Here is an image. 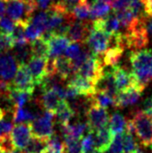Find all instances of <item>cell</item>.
<instances>
[{"instance_id": "cell-32", "label": "cell", "mask_w": 152, "mask_h": 153, "mask_svg": "<svg viewBox=\"0 0 152 153\" xmlns=\"http://www.w3.org/2000/svg\"><path fill=\"white\" fill-rule=\"evenodd\" d=\"M13 111H8L3 117L0 118V140L7 138V137L10 136V133L14 127L13 118L10 119V117H13V115L10 116V114H13Z\"/></svg>"}, {"instance_id": "cell-7", "label": "cell", "mask_w": 152, "mask_h": 153, "mask_svg": "<svg viewBox=\"0 0 152 153\" xmlns=\"http://www.w3.org/2000/svg\"><path fill=\"white\" fill-rule=\"evenodd\" d=\"M103 63L97 55L91 53L87 59L83 62L78 69L77 73L83 78L89 79L94 82L97 80L103 74Z\"/></svg>"}, {"instance_id": "cell-21", "label": "cell", "mask_w": 152, "mask_h": 153, "mask_svg": "<svg viewBox=\"0 0 152 153\" xmlns=\"http://www.w3.org/2000/svg\"><path fill=\"white\" fill-rule=\"evenodd\" d=\"M33 95V92L26 91V90H19L15 89L10 86L9 93H8V99L15 108H22L25 104L30 102V100Z\"/></svg>"}, {"instance_id": "cell-50", "label": "cell", "mask_w": 152, "mask_h": 153, "mask_svg": "<svg viewBox=\"0 0 152 153\" xmlns=\"http://www.w3.org/2000/svg\"><path fill=\"white\" fill-rule=\"evenodd\" d=\"M8 153H21V150L14 149V150H12V151H10V152H8Z\"/></svg>"}, {"instance_id": "cell-12", "label": "cell", "mask_w": 152, "mask_h": 153, "mask_svg": "<svg viewBox=\"0 0 152 153\" xmlns=\"http://www.w3.org/2000/svg\"><path fill=\"white\" fill-rule=\"evenodd\" d=\"M43 35L47 38V43H49V57L50 58H55L57 56L62 55L67 47L72 43L70 39L65 35L56 34L53 32H45Z\"/></svg>"}, {"instance_id": "cell-43", "label": "cell", "mask_w": 152, "mask_h": 153, "mask_svg": "<svg viewBox=\"0 0 152 153\" xmlns=\"http://www.w3.org/2000/svg\"><path fill=\"white\" fill-rule=\"evenodd\" d=\"M143 111L146 112L147 114L152 115V97H147L145 101H143Z\"/></svg>"}, {"instance_id": "cell-22", "label": "cell", "mask_w": 152, "mask_h": 153, "mask_svg": "<svg viewBox=\"0 0 152 153\" xmlns=\"http://www.w3.org/2000/svg\"><path fill=\"white\" fill-rule=\"evenodd\" d=\"M29 48H30L31 55L49 58L50 55L49 43H47V40L44 35L30 42Z\"/></svg>"}, {"instance_id": "cell-39", "label": "cell", "mask_w": 152, "mask_h": 153, "mask_svg": "<svg viewBox=\"0 0 152 153\" xmlns=\"http://www.w3.org/2000/svg\"><path fill=\"white\" fill-rule=\"evenodd\" d=\"M14 25L15 22L13 19H11L9 17L3 16L2 18H0V31L1 32L10 34L14 28Z\"/></svg>"}, {"instance_id": "cell-14", "label": "cell", "mask_w": 152, "mask_h": 153, "mask_svg": "<svg viewBox=\"0 0 152 153\" xmlns=\"http://www.w3.org/2000/svg\"><path fill=\"white\" fill-rule=\"evenodd\" d=\"M142 90L134 85H131L125 89L118 91L116 97L114 99V107L124 108L132 106L137 103L141 98Z\"/></svg>"}, {"instance_id": "cell-26", "label": "cell", "mask_w": 152, "mask_h": 153, "mask_svg": "<svg viewBox=\"0 0 152 153\" xmlns=\"http://www.w3.org/2000/svg\"><path fill=\"white\" fill-rule=\"evenodd\" d=\"M38 116L30 108H15L13 111L14 123H29Z\"/></svg>"}, {"instance_id": "cell-23", "label": "cell", "mask_w": 152, "mask_h": 153, "mask_svg": "<svg viewBox=\"0 0 152 153\" xmlns=\"http://www.w3.org/2000/svg\"><path fill=\"white\" fill-rule=\"evenodd\" d=\"M124 52V48L122 47H113L108 48L106 51L103 53L102 63L104 66H116L119 60L122 57Z\"/></svg>"}, {"instance_id": "cell-44", "label": "cell", "mask_w": 152, "mask_h": 153, "mask_svg": "<svg viewBox=\"0 0 152 153\" xmlns=\"http://www.w3.org/2000/svg\"><path fill=\"white\" fill-rule=\"evenodd\" d=\"M143 22H145V27L147 32V35L152 36V18L146 16V17H145V19H143Z\"/></svg>"}, {"instance_id": "cell-56", "label": "cell", "mask_w": 152, "mask_h": 153, "mask_svg": "<svg viewBox=\"0 0 152 153\" xmlns=\"http://www.w3.org/2000/svg\"><path fill=\"white\" fill-rule=\"evenodd\" d=\"M21 153H22V151H21Z\"/></svg>"}, {"instance_id": "cell-20", "label": "cell", "mask_w": 152, "mask_h": 153, "mask_svg": "<svg viewBox=\"0 0 152 153\" xmlns=\"http://www.w3.org/2000/svg\"><path fill=\"white\" fill-rule=\"evenodd\" d=\"M114 82L118 91L125 89V88L133 85V73H128L123 68L118 65L113 67V70Z\"/></svg>"}, {"instance_id": "cell-53", "label": "cell", "mask_w": 152, "mask_h": 153, "mask_svg": "<svg viewBox=\"0 0 152 153\" xmlns=\"http://www.w3.org/2000/svg\"><path fill=\"white\" fill-rule=\"evenodd\" d=\"M6 1H9V0H6Z\"/></svg>"}, {"instance_id": "cell-13", "label": "cell", "mask_w": 152, "mask_h": 153, "mask_svg": "<svg viewBox=\"0 0 152 153\" xmlns=\"http://www.w3.org/2000/svg\"><path fill=\"white\" fill-rule=\"evenodd\" d=\"M47 58L33 55H31L27 61V69L32 76L35 86H39L47 76Z\"/></svg>"}, {"instance_id": "cell-52", "label": "cell", "mask_w": 152, "mask_h": 153, "mask_svg": "<svg viewBox=\"0 0 152 153\" xmlns=\"http://www.w3.org/2000/svg\"><path fill=\"white\" fill-rule=\"evenodd\" d=\"M135 153H143V152H142V150L141 149V148H139H139H138V149H137V151H136Z\"/></svg>"}, {"instance_id": "cell-30", "label": "cell", "mask_w": 152, "mask_h": 153, "mask_svg": "<svg viewBox=\"0 0 152 153\" xmlns=\"http://www.w3.org/2000/svg\"><path fill=\"white\" fill-rule=\"evenodd\" d=\"M13 56L16 59V61L21 63H26L31 56L30 48L28 44H24V45H16L13 49Z\"/></svg>"}, {"instance_id": "cell-38", "label": "cell", "mask_w": 152, "mask_h": 153, "mask_svg": "<svg viewBox=\"0 0 152 153\" xmlns=\"http://www.w3.org/2000/svg\"><path fill=\"white\" fill-rule=\"evenodd\" d=\"M82 45L85 44H81V43H75L72 42L69 46L67 47V49L65 50V56H67L68 58H70L71 60L76 58L77 56L79 54V52L82 50Z\"/></svg>"}, {"instance_id": "cell-3", "label": "cell", "mask_w": 152, "mask_h": 153, "mask_svg": "<svg viewBox=\"0 0 152 153\" xmlns=\"http://www.w3.org/2000/svg\"><path fill=\"white\" fill-rule=\"evenodd\" d=\"M36 9L32 0H9L5 13L14 22H30Z\"/></svg>"}, {"instance_id": "cell-4", "label": "cell", "mask_w": 152, "mask_h": 153, "mask_svg": "<svg viewBox=\"0 0 152 153\" xmlns=\"http://www.w3.org/2000/svg\"><path fill=\"white\" fill-rule=\"evenodd\" d=\"M135 134L139 137L142 143L146 147L152 146V115L143 111H139L131 119Z\"/></svg>"}, {"instance_id": "cell-36", "label": "cell", "mask_w": 152, "mask_h": 153, "mask_svg": "<svg viewBox=\"0 0 152 153\" xmlns=\"http://www.w3.org/2000/svg\"><path fill=\"white\" fill-rule=\"evenodd\" d=\"M94 132L87 133L85 136H83L81 139V146H82V152L86 153L94 148Z\"/></svg>"}, {"instance_id": "cell-27", "label": "cell", "mask_w": 152, "mask_h": 153, "mask_svg": "<svg viewBox=\"0 0 152 153\" xmlns=\"http://www.w3.org/2000/svg\"><path fill=\"white\" fill-rule=\"evenodd\" d=\"M126 120L124 118V116L120 114L119 112H114L113 114H111V116L109 118L108 121V127L110 130L111 134L113 136L116 134H121L123 131L125 130L126 127Z\"/></svg>"}, {"instance_id": "cell-37", "label": "cell", "mask_w": 152, "mask_h": 153, "mask_svg": "<svg viewBox=\"0 0 152 153\" xmlns=\"http://www.w3.org/2000/svg\"><path fill=\"white\" fill-rule=\"evenodd\" d=\"M110 153H123V147H122V133L121 134H116L113 136V140H111L109 148Z\"/></svg>"}, {"instance_id": "cell-31", "label": "cell", "mask_w": 152, "mask_h": 153, "mask_svg": "<svg viewBox=\"0 0 152 153\" xmlns=\"http://www.w3.org/2000/svg\"><path fill=\"white\" fill-rule=\"evenodd\" d=\"M114 16L118 19L120 25L123 26L125 29L129 28L132 25H133V23L136 22V19H139V18L135 17V16L133 15V13H132L128 8L127 9H124V10L114 12Z\"/></svg>"}, {"instance_id": "cell-25", "label": "cell", "mask_w": 152, "mask_h": 153, "mask_svg": "<svg viewBox=\"0 0 152 153\" xmlns=\"http://www.w3.org/2000/svg\"><path fill=\"white\" fill-rule=\"evenodd\" d=\"M110 4L102 0H92L90 4V19H96L106 17L110 14Z\"/></svg>"}, {"instance_id": "cell-8", "label": "cell", "mask_w": 152, "mask_h": 153, "mask_svg": "<svg viewBox=\"0 0 152 153\" xmlns=\"http://www.w3.org/2000/svg\"><path fill=\"white\" fill-rule=\"evenodd\" d=\"M85 116L87 118L86 122L93 132L108 125L109 114H108L107 108L100 107L95 102L87 110Z\"/></svg>"}, {"instance_id": "cell-19", "label": "cell", "mask_w": 152, "mask_h": 153, "mask_svg": "<svg viewBox=\"0 0 152 153\" xmlns=\"http://www.w3.org/2000/svg\"><path fill=\"white\" fill-rule=\"evenodd\" d=\"M94 147L101 152H104L109 148L113 135L111 134L109 127L105 126L94 131Z\"/></svg>"}, {"instance_id": "cell-29", "label": "cell", "mask_w": 152, "mask_h": 153, "mask_svg": "<svg viewBox=\"0 0 152 153\" xmlns=\"http://www.w3.org/2000/svg\"><path fill=\"white\" fill-rule=\"evenodd\" d=\"M134 134L129 130H125L122 133V147L123 153H135L139 148L137 142L134 139Z\"/></svg>"}, {"instance_id": "cell-46", "label": "cell", "mask_w": 152, "mask_h": 153, "mask_svg": "<svg viewBox=\"0 0 152 153\" xmlns=\"http://www.w3.org/2000/svg\"><path fill=\"white\" fill-rule=\"evenodd\" d=\"M60 1H62L64 4H65V5H67L68 7H69L70 9H72L73 6L79 1V0H60Z\"/></svg>"}, {"instance_id": "cell-28", "label": "cell", "mask_w": 152, "mask_h": 153, "mask_svg": "<svg viewBox=\"0 0 152 153\" xmlns=\"http://www.w3.org/2000/svg\"><path fill=\"white\" fill-rule=\"evenodd\" d=\"M47 140L49 139L32 137L24 149L21 151L22 153H43L47 148Z\"/></svg>"}, {"instance_id": "cell-34", "label": "cell", "mask_w": 152, "mask_h": 153, "mask_svg": "<svg viewBox=\"0 0 152 153\" xmlns=\"http://www.w3.org/2000/svg\"><path fill=\"white\" fill-rule=\"evenodd\" d=\"M93 99L96 104L105 108L110 106H114V99L113 97H110V95L104 93V92L96 91L93 94Z\"/></svg>"}, {"instance_id": "cell-6", "label": "cell", "mask_w": 152, "mask_h": 153, "mask_svg": "<svg viewBox=\"0 0 152 153\" xmlns=\"http://www.w3.org/2000/svg\"><path fill=\"white\" fill-rule=\"evenodd\" d=\"M109 37L110 34L106 33L105 31L91 26L85 45L88 47L92 53L99 56L103 54L108 49Z\"/></svg>"}, {"instance_id": "cell-35", "label": "cell", "mask_w": 152, "mask_h": 153, "mask_svg": "<svg viewBox=\"0 0 152 153\" xmlns=\"http://www.w3.org/2000/svg\"><path fill=\"white\" fill-rule=\"evenodd\" d=\"M14 46L15 44L11 35L0 31V54L9 52L10 51H12Z\"/></svg>"}, {"instance_id": "cell-45", "label": "cell", "mask_w": 152, "mask_h": 153, "mask_svg": "<svg viewBox=\"0 0 152 153\" xmlns=\"http://www.w3.org/2000/svg\"><path fill=\"white\" fill-rule=\"evenodd\" d=\"M6 0H0V18H2L6 11Z\"/></svg>"}, {"instance_id": "cell-42", "label": "cell", "mask_w": 152, "mask_h": 153, "mask_svg": "<svg viewBox=\"0 0 152 153\" xmlns=\"http://www.w3.org/2000/svg\"><path fill=\"white\" fill-rule=\"evenodd\" d=\"M37 9H47L53 0H32Z\"/></svg>"}, {"instance_id": "cell-48", "label": "cell", "mask_w": 152, "mask_h": 153, "mask_svg": "<svg viewBox=\"0 0 152 153\" xmlns=\"http://www.w3.org/2000/svg\"><path fill=\"white\" fill-rule=\"evenodd\" d=\"M86 153H102L101 151H100V150H98L97 149V148H93V149H91L90 151H88V152H86Z\"/></svg>"}, {"instance_id": "cell-49", "label": "cell", "mask_w": 152, "mask_h": 153, "mask_svg": "<svg viewBox=\"0 0 152 153\" xmlns=\"http://www.w3.org/2000/svg\"><path fill=\"white\" fill-rule=\"evenodd\" d=\"M43 153H57V152H55V151H53V150H51V149H50V148H47V149L44 151Z\"/></svg>"}, {"instance_id": "cell-24", "label": "cell", "mask_w": 152, "mask_h": 153, "mask_svg": "<svg viewBox=\"0 0 152 153\" xmlns=\"http://www.w3.org/2000/svg\"><path fill=\"white\" fill-rule=\"evenodd\" d=\"M54 115H56L54 116V119L57 121L58 125H67L71 122L72 118L75 116V114L66 100H63Z\"/></svg>"}, {"instance_id": "cell-11", "label": "cell", "mask_w": 152, "mask_h": 153, "mask_svg": "<svg viewBox=\"0 0 152 153\" xmlns=\"http://www.w3.org/2000/svg\"><path fill=\"white\" fill-rule=\"evenodd\" d=\"M32 138L29 123H19L13 127L10 133V139L14 147L18 150L24 149Z\"/></svg>"}, {"instance_id": "cell-1", "label": "cell", "mask_w": 152, "mask_h": 153, "mask_svg": "<svg viewBox=\"0 0 152 153\" xmlns=\"http://www.w3.org/2000/svg\"><path fill=\"white\" fill-rule=\"evenodd\" d=\"M129 59L133 69V85L143 91L152 79V51H132Z\"/></svg>"}, {"instance_id": "cell-33", "label": "cell", "mask_w": 152, "mask_h": 153, "mask_svg": "<svg viewBox=\"0 0 152 153\" xmlns=\"http://www.w3.org/2000/svg\"><path fill=\"white\" fill-rule=\"evenodd\" d=\"M64 142V153H82V146L81 140L71 138V137H66L63 139Z\"/></svg>"}, {"instance_id": "cell-55", "label": "cell", "mask_w": 152, "mask_h": 153, "mask_svg": "<svg viewBox=\"0 0 152 153\" xmlns=\"http://www.w3.org/2000/svg\"><path fill=\"white\" fill-rule=\"evenodd\" d=\"M151 72H152V69H151Z\"/></svg>"}, {"instance_id": "cell-5", "label": "cell", "mask_w": 152, "mask_h": 153, "mask_svg": "<svg viewBox=\"0 0 152 153\" xmlns=\"http://www.w3.org/2000/svg\"><path fill=\"white\" fill-rule=\"evenodd\" d=\"M53 119L54 114L47 111H45L42 114L36 116L31 122H29L32 136L50 139L54 133Z\"/></svg>"}, {"instance_id": "cell-51", "label": "cell", "mask_w": 152, "mask_h": 153, "mask_svg": "<svg viewBox=\"0 0 152 153\" xmlns=\"http://www.w3.org/2000/svg\"><path fill=\"white\" fill-rule=\"evenodd\" d=\"M102 1H104V2H107V3H109V4H111V2H113V0H102Z\"/></svg>"}, {"instance_id": "cell-17", "label": "cell", "mask_w": 152, "mask_h": 153, "mask_svg": "<svg viewBox=\"0 0 152 153\" xmlns=\"http://www.w3.org/2000/svg\"><path fill=\"white\" fill-rule=\"evenodd\" d=\"M63 100L65 99H61L53 88H47V89L43 90L40 104L45 111L55 114Z\"/></svg>"}, {"instance_id": "cell-47", "label": "cell", "mask_w": 152, "mask_h": 153, "mask_svg": "<svg viewBox=\"0 0 152 153\" xmlns=\"http://www.w3.org/2000/svg\"><path fill=\"white\" fill-rule=\"evenodd\" d=\"M14 111V110H4V108H0V118L3 117V116L5 115L8 111Z\"/></svg>"}, {"instance_id": "cell-41", "label": "cell", "mask_w": 152, "mask_h": 153, "mask_svg": "<svg viewBox=\"0 0 152 153\" xmlns=\"http://www.w3.org/2000/svg\"><path fill=\"white\" fill-rule=\"evenodd\" d=\"M145 16L152 18V0H142Z\"/></svg>"}, {"instance_id": "cell-18", "label": "cell", "mask_w": 152, "mask_h": 153, "mask_svg": "<svg viewBox=\"0 0 152 153\" xmlns=\"http://www.w3.org/2000/svg\"><path fill=\"white\" fill-rule=\"evenodd\" d=\"M54 59V67L56 74L64 80H67L74 74L77 73L71 59L67 56H57Z\"/></svg>"}, {"instance_id": "cell-54", "label": "cell", "mask_w": 152, "mask_h": 153, "mask_svg": "<svg viewBox=\"0 0 152 153\" xmlns=\"http://www.w3.org/2000/svg\"><path fill=\"white\" fill-rule=\"evenodd\" d=\"M150 147H151V148H152V146H150Z\"/></svg>"}, {"instance_id": "cell-15", "label": "cell", "mask_w": 152, "mask_h": 153, "mask_svg": "<svg viewBox=\"0 0 152 153\" xmlns=\"http://www.w3.org/2000/svg\"><path fill=\"white\" fill-rule=\"evenodd\" d=\"M67 85L75 88L78 91L79 94L90 96L95 93L94 84L89 79L83 78L78 73L74 74L73 76L67 79Z\"/></svg>"}, {"instance_id": "cell-9", "label": "cell", "mask_w": 152, "mask_h": 153, "mask_svg": "<svg viewBox=\"0 0 152 153\" xmlns=\"http://www.w3.org/2000/svg\"><path fill=\"white\" fill-rule=\"evenodd\" d=\"M12 79H13V82L10 84L15 89L26 90V91H30L34 93L35 83H34L33 79H32L31 74L29 73L28 69H27V66L25 63L19 64L14 78Z\"/></svg>"}, {"instance_id": "cell-2", "label": "cell", "mask_w": 152, "mask_h": 153, "mask_svg": "<svg viewBox=\"0 0 152 153\" xmlns=\"http://www.w3.org/2000/svg\"><path fill=\"white\" fill-rule=\"evenodd\" d=\"M143 19L145 18L137 19L133 25L126 29V33L122 34L123 44L125 48L138 51L148 45V35L145 30Z\"/></svg>"}, {"instance_id": "cell-16", "label": "cell", "mask_w": 152, "mask_h": 153, "mask_svg": "<svg viewBox=\"0 0 152 153\" xmlns=\"http://www.w3.org/2000/svg\"><path fill=\"white\" fill-rule=\"evenodd\" d=\"M17 61L13 54L6 52L0 54V79L9 82L14 78L17 71Z\"/></svg>"}, {"instance_id": "cell-10", "label": "cell", "mask_w": 152, "mask_h": 153, "mask_svg": "<svg viewBox=\"0 0 152 153\" xmlns=\"http://www.w3.org/2000/svg\"><path fill=\"white\" fill-rule=\"evenodd\" d=\"M91 27V22L88 21H75L69 23L66 31V36L71 42L85 44Z\"/></svg>"}, {"instance_id": "cell-40", "label": "cell", "mask_w": 152, "mask_h": 153, "mask_svg": "<svg viewBox=\"0 0 152 153\" xmlns=\"http://www.w3.org/2000/svg\"><path fill=\"white\" fill-rule=\"evenodd\" d=\"M129 1L130 0H113L111 2V8H113V12L127 9L129 6Z\"/></svg>"}]
</instances>
